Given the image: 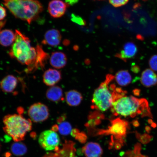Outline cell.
Listing matches in <instances>:
<instances>
[{
    "label": "cell",
    "mask_w": 157,
    "mask_h": 157,
    "mask_svg": "<svg viewBox=\"0 0 157 157\" xmlns=\"http://www.w3.org/2000/svg\"><path fill=\"white\" fill-rule=\"evenodd\" d=\"M15 34V40L9 51V56L27 66L26 73L35 72L38 70V51L36 46H31L29 38L20 31L16 29Z\"/></svg>",
    "instance_id": "obj_1"
},
{
    "label": "cell",
    "mask_w": 157,
    "mask_h": 157,
    "mask_svg": "<svg viewBox=\"0 0 157 157\" xmlns=\"http://www.w3.org/2000/svg\"><path fill=\"white\" fill-rule=\"evenodd\" d=\"M111 107L112 112L116 116L133 117L141 115L143 117H151L147 100L132 96L119 98L113 102Z\"/></svg>",
    "instance_id": "obj_2"
},
{
    "label": "cell",
    "mask_w": 157,
    "mask_h": 157,
    "mask_svg": "<svg viewBox=\"0 0 157 157\" xmlns=\"http://www.w3.org/2000/svg\"><path fill=\"white\" fill-rule=\"evenodd\" d=\"M4 5L17 18L30 24L38 18L44 7L37 0H2Z\"/></svg>",
    "instance_id": "obj_3"
},
{
    "label": "cell",
    "mask_w": 157,
    "mask_h": 157,
    "mask_svg": "<svg viewBox=\"0 0 157 157\" xmlns=\"http://www.w3.org/2000/svg\"><path fill=\"white\" fill-rule=\"evenodd\" d=\"M3 123L4 131L16 142L24 140L27 133L32 128V121L20 114L5 116L3 118Z\"/></svg>",
    "instance_id": "obj_4"
},
{
    "label": "cell",
    "mask_w": 157,
    "mask_h": 157,
    "mask_svg": "<svg viewBox=\"0 0 157 157\" xmlns=\"http://www.w3.org/2000/svg\"><path fill=\"white\" fill-rule=\"evenodd\" d=\"M113 78V76L108 75L105 81L94 91L92 100L94 109L105 112L111 107L114 101L113 92L115 87L113 85L110 87L109 84Z\"/></svg>",
    "instance_id": "obj_5"
},
{
    "label": "cell",
    "mask_w": 157,
    "mask_h": 157,
    "mask_svg": "<svg viewBox=\"0 0 157 157\" xmlns=\"http://www.w3.org/2000/svg\"><path fill=\"white\" fill-rule=\"evenodd\" d=\"M39 144L46 151H52L58 147L60 139L58 133L52 130H47L40 133L39 137Z\"/></svg>",
    "instance_id": "obj_6"
},
{
    "label": "cell",
    "mask_w": 157,
    "mask_h": 157,
    "mask_svg": "<svg viewBox=\"0 0 157 157\" xmlns=\"http://www.w3.org/2000/svg\"><path fill=\"white\" fill-rule=\"evenodd\" d=\"M28 115L31 121L38 123L47 120L50 115V112L47 105L38 102L30 106L28 110Z\"/></svg>",
    "instance_id": "obj_7"
},
{
    "label": "cell",
    "mask_w": 157,
    "mask_h": 157,
    "mask_svg": "<svg viewBox=\"0 0 157 157\" xmlns=\"http://www.w3.org/2000/svg\"><path fill=\"white\" fill-rule=\"evenodd\" d=\"M128 125L126 121L117 118L112 121L111 125L107 130L100 131V134L113 135L118 140H122L126 134Z\"/></svg>",
    "instance_id": "obj_8"
},
{
    "label": "cell",
    "mask_w": 157,
    "mask_h": 157,
    "mask_svg": "<svg viewBox=\"0 0 157 157\" xmlns=\"http://www.w3.org/2000/svg\"><path fill=\"white\" fill-rule=\"evenodd\" d=\"M69 6L62 0H52L48 3V12L53 18H59L64 15Z\"/></svg>",
    "instance_id": "obj_9"
},
{
    "label": "cell",
    "mask_w": 157,
    "mask_h": 157,
    "mask_svg": "<svg viewBox=\"0 0 157 157\" xmlns=\"http://www.w3.org/2000/svg\"><path fill=\"white\" fill-rule=\"evenodd\" d=\"M19 82L18 78L9 75L6 76L0 82V88L5 93H13L15 95Z\"/></svg>",
    "instance_id": "obj_10"
},
{
    "label": "cell",
    "mask_w": 157,
    "mask_h": 157,
    "mask_svg": "<svg viewBox=\"0 0 157 157\" xmlns=\"http://www.w3.org/2000/svg\"><path fill=\"white\" fill-rule=\"evenodd\" d=\"M138 49L136 44L132 42H128L124 45L121 52L115 56L126 62L128 59L133 58L137 54Z\"/></svg>",
    "instance_id": "obj_11"
},
{
    "label": "cell",
    "mask_w": 157,
    "mask_h": 157,
    "mask_svg": "<svg viewBox=\"0 0 157 157\" xmlns=\"http://www.w3.org/2000/svg\"><path fill=\"white\" fill-rule=\"evenodd\" d=\"M62 40V35L58 29H50L45 33L42 44L52 47L58 46Z\"/></svg>",
    "instance_id": "obj_12"
},
{
    "label": "cell",
    "mask_w": 157,
    "mask_h": 157,
    "mask_svg": "<svg viewBox=\"0 0 157 157\" xmlns=\"http://www.w3.org/2000/svg\"><path fill=\"white\" fill-rule=\"evenodd\" d=\"M62 74L59 71L50 68L44 72L43 76V81L46 85L50 87L54 86L60 81Z\"/></svg>",
    "instance_id": "obj_13"
},
{
    "label": "cell",
    "mask_w": 157,
    "mask_h": 157,
    "mask_svg": "<svg viewBox=\"0 0 157 157\" xmlns=\"http://www.w3.org/2000/svg\"><path fill=\"white\" fill-rule=\"evenodd\" d=\"M49 58L51 65L55 68H62L67 63V59L66 55L62 52L52 53Z\"/></svg>",
    "instance_id": "obj_14"
},
{
    "label": "cell",
    "mask_w": 157,
    "mask_h": 157,
    "mask_svg": "<svg viewBox=\"0 0 157 157\" xmlns=\"http://www.w3.org/2000/svg\"><path fill=\"white\" fill-rule=\"evenodd\" d=\"M82 151L86 157H101L103 154L101 146L94 142L87 143L82 148Z\"/></svg>",
    "instance_id": "obj_15"
},
{
    "label": "cell",
    "mask_w": 157,
    "mask_h": 157,
    "mask_svg": "<svg viewBox=\"0 0 157 157\" xmlns=\"http://www.w3.org/2000/svg\"><path fill=\"white\" fill-rule=\"evenodd\" d=\"M140 81L145 87H152L157 84V75L151 69H147L142 72Z\"/></svg>",
    "instance_id": "obj_16"
},
{
    "label": "cell",
    "mask_w": 157,
    "mask_h": 157,
    "mask_svg": "<svg viewBox=\"0 0 157 157\" xmlns=\"http://www.w3.org/2000/svg\"><path fill=\"white\" fill-rule=\"evenodd\" d=\"M46 97L49 101L56 103H58L64 99L62 88L56 86L50 87L47 90Z\"/></svg>",
    "instance_id": "obj_17"
},
{
    "label": "cell",
    "mask_w": 157,
    "mask_h": 157,
    "mask_svg": "<svg viewBox=\"0 0 157 157\" xmlns=\"http://www.w3.org/2000/svg\"><path fill=\"white\" fill-rule=\"evenodd\" d=\"M15 34L11 29H5L0 31V44L2 46L7 47L14 43Z\"/></svg>",
    "instance_id": "obj_18"
},
{
    "label": "cell",
    "mask_w": 157,
    "mask_h": 157,
    "mask_svg": "<svg viewBox=\"0 0 157 157\" xmlns=\"http://www.w3.org/2000/svg\"><path fill=\"white\" fill-rule=\"evenodd\" d=\"M65 99L67 103L70 106H77L83 100L81 93L76 90H72L66 92Z\"/></svg>",
    "instance_id": "obj_19"
},
{
    "label": "cell",
    "mask_w": 157,
    "mask_h": 157,
    "mask_svg": "<svg viewBox=\"0 0 157 157\" xmlns=\"http://www.w3.org/2000/svg\"><path fill=\"white\" fill-rule=\"evenodd\" d=\"M116 81L119 85L125 86L131 83L132 77L129 72L127 70L119 71L116 74Z\"/></svg>",
    "instance_id": "obj_20"
},
{
    "label": "cell",
    "mask_w": 157,
    "mask_h": 157,
    "mask_svg": "<svg viewBox=\"0 0 157 157\" xmlns=\"http://www.w3.org/2000/svg\"><path fill=\"white\" fill-rule=\"evenodd\" d=\"M11 149L13 154L17 156L23 155L26 153L27 151L26 146L23 143L19 142L13 144Z\"/></svg>",
    "instance_id": "obj_21"
},
{
    "label": "cell",
    "mask_w": 157,
    "mask_h": 157,
    "mask_svg": "<svg viewBox=\"0 0 157 157\" xmlns=\"http://www.w3.org/2000/svg\"><path fill=\"white\" fill-rule=\"evenodd\" d=\"M58 123L59 124L58 130L61 134L67 135L71 132V125L67 121H63Z\"/></svg>",
    "instance_id": "obj_22"
},
{
    "label": "cell",
    "mask_w": 157,
    "mask_h": 157,
    "mask_svg": "<svg viewBox=\"0 0 157 157\" xmlns=\"http://www.w3.org/2000/svg\"><path fill=\"white\" fill-rule=\"evenodd\" d=\"M71 19L74 23L81 26H84L86 25V21L82 17L74 13L71 15Z\"/></svg>",
    "instance_id": "obj_23"
},
{
    "label": "cell",
    "mask_w": 157,
    "mask_h": 157,
    "mask_svg": "<svg viewBox=\"0 0 157 157\" xmlns=\"http://www.w3.org/2000/svg\"><path fill=\"white\" fill-rule=\"evenodd\" d=\"M149 64L151 69L157 71V55H155L151 57L149 61Z\"/></svg>",
    "instance_id": "obj_24"
},
{
    "label": "cell",
    "mask_w": 157,
    "mask_h": 157,
    "mask_svg": "<svg viewBox=\"0 0 157 157\" xmlns=\"http://www.w3.org/2000/svg\"><path fill=\"white\" fill-rule=\"evenodd\" d=\"M109 3L115 7L122 6L126 5L129 0H109Z\"/></svg>",
    "instance_id": "obj_25"
},
{
    "label": "cell",
    "mask_w": 157,
    "mask_h": 157,
    "mask_svg": "<svg viewBox=\"0 0 157 157\" xmlns=\"http://www.w3.org/2000/svg\"><path fill=\"white\" fill-rule=\"evenodd\" d=\"M75 138L79 141L80 142L84 143L85 142L87 137L84 133L79 132L76 135Z\"/></svg>",
    "instance_id": "obj_26"
},
{
    "label": "cell",
    "mask_w": 157,
    "mask_h": 157,
    "mask_svg": "<svg viewBox=\"0 0 157 157\" xmlns=\"http://www.w3.org/2000/svg\"><path fill=\"white\" fill-rule=\"evenodd\" d=\"M6 16L7 12L5 8L0 5V21L4 20Z\"/></svg>",
    "instance_id": "obj_27"
},
{
    "label": "cell",
    "mask_w": 157,
    "mask_h": 157,
    "mask_svg": "<svg viewBox=\"0 0 157 157\" xmlns=\"http://www.w3.org/2000/svg\"><path fill=\"white\" fill-rule=\"evenodd\" d=\"M79 0H65V2L69 6H73L78 2Z\"/></svg>",
    "instance_id": "obj_28"
},
{
    "label": "cell",
    "mask_w": 157,
    "mask_h": 157,
    "mask_svg": "<svg viewBox=\"0 0 157 157\" xmlns=\"http://www.w3.org/2000/svg\"><path fill=\"white\" fill-rule=\"evenodd\" d=\"M6 20H4L0 21V31H1V29L3 27L5 26L6 24Z\"/></svg>",
    "instance_id": "obj_29"
},
{
    "label": "cell",
    "mask_w": 157,
    "mask_h": 157,
    "mask_svg": "<svg viewBox=\"0 0 157 157\" xmlns=\"http://www.w3.org/2000/svg\"><path fill=\"white\" fill-rule=\"evenodd\" d=\"M133 72H137L139 71V68L137 66H134L132 68V70Z\"/></svg>",
    "instance_id": "obj_30"
},
{
    "label": "cell",
    "mask_w": 157,
    "mask_h": 157,
    "mask_svg": "<svg viewBox=\"0 0 157 157\" xmlns=\"http://www.w3.org/2000/svg\"><path fill=\"white\" fill-rule=\"evenodd\" d=\"M142 1H147V0H142Z\"/></svg>",
    "instance_id": "obj_31"
}]
</instances>
